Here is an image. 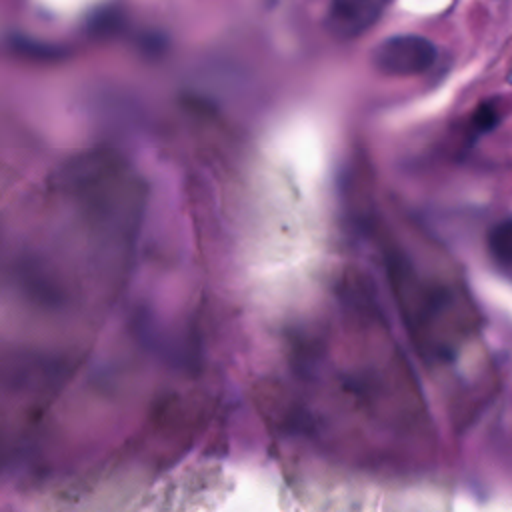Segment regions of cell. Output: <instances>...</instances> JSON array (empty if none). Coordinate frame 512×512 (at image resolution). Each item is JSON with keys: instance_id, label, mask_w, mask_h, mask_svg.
<instances>
[{"instance_id": "obj_5", "label": "cell", "mask_w": 512, "mask_h": 512, "mask_svg": "<svg viewBox=\"0 0 512 512\" xmlns=\"http://www.w3.org/2000/svg\"><path fill=\"white\" fill-rule=\"evenodd\" d=\"M508 82L512 84V68H510V72H508Z\"/></svg>"}, {"instance_id": "obj_2", "label": "cell", "mask_w": 512, "mask_h": 512, "mask_svg": "<svg viewBox=\"0 0 512 512\" xmlns=\"http://www.w3.org/2000/svg\"><path fill=\"white\" fill-rule=\"evenodd\" d=\"M386 0H334L328 14L330 32L340 38H356L380 16Z\"/></svg>"}, {"instance_id": "obj_3", "label": "cell", "mask_w": 512, "mask_h": 512, "mask_svg": "<svg viewBox=\"0 0 512 512\" xmlns=\"http://www.w3.org/2000/svg\"><path fill=\"white\" fill-rule=\"evenodd\" d=\"M488 250L502 266H512V218L498 222L488 234Z\"/></svg>"}, {"instance_id": "obj_1", "label": "cell", "mask_w": 512, "mask_h": 512, "mask_svg": "<svg viewBox=\"0 0 512 512\" xmlns=\"http://www.w3.org/2000/svg\"><path fill=\"white\" fill-rule=\"evenodd\" d=\"M436 60V48L422 36H394L372 52L374 66L388 76H414L426 72Z\"/></svg>"}, {"instance_id": "obj_4", "label": "cell", "mask_w": 512, "mask_h": 512, "mask_svg": "<svg viewBox=\"0 0 512 512\" xmlns=\"http://www.w3.org/2000/svg\"><path fill=\"white\" fill-rule=\"evenodd\" d=\"M498 122V108L492 102H484L478 106V110L472 116V126L476 132H486L492 130Z\"/></svg>"}]
</instances>
